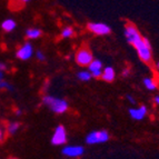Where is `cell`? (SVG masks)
<instances>
[{
  "instance_id": "obj_1",
  "label": "cell",
  "mask_w": 159,
  "mask_h": 159,
  "mask_svg": "<svg viewBox=\"0 0 159 159\" xmlns=\"http://www.w3.org/2000/svg\"><path fill=\"white\" fill-rule=\"evenodd\" d=\"M133 46L136 48V50L138 52V56L143 62H146L147 65L151 66L152 64V58H151V43L147 38H138Z\"/></svg>"
},
{
  "instance_id": "obj_2",
  "label": "cell",
  "mask_w": 159,
  "mask_h": 159,
  "mask_svg": "<svg viewBox=\"0 0 159 159\" xmlns=\"http://www.w3.org/2000/svg\"><path fill=\"white\" fill-rule=\"evenodd\" d=\"M43 103L47 105L56 114L66 112L67 109H68V102L65 99L56 98V97H52V96H45L43 97Z\"/></svg>"
},
{
  "instance_id": "obj_3",
  "label": "cell",
  "mask_w": 159,
  "mask_h": 159,
  "mask_svg": "<svg viewBox=\"0 0 159 159\" xmlns=\"http://www.w3.org/2000/svg\"><path fill=\"white\" fill-rule=\"evenodd\" d=\"M93 53L87 47L80 48L76 53V61L80 66H88L93 61Z\"/></svg>"
},
{
  "instance_id": "obj_4",
  "label": "cell",
  "mask_w": 159,
  "mask_h": 159,
  "mask_svg": "<svg viewBox=\"0 0 159 159\" xmlns=\"http://www.w3.org/2000/svg\"><path fill=\"white\" fill-rule=\"evenodd\" d=\"M109 139V135L105 130H100V131H93L86 138V143L88 145H93V143H105Z\"/></svg>"
},
{
  "instance_id": "obj_5",
  "label": "cell",
  "mask_w": 159,
  "mask_h": 159,
  "mask_svg": "<svg viewBox=\"0 0 159 159\" xmlns=\"http://www.w3.org/2000/svg\"><path fill=\"white\" fill-rule=\"evenodd\" d=\"M67 141V134L66 130H65L64 126H58L53 133V136L51 138V143L52 145H56V146H59V145H64Z\"/></svg>"
},
{
  "instance_id": "obj_6",
  "label": "cell",
  "mask_w": 159,
  "mask_h": 159,
  "mask_svg": "<svg viewBox=\"0 0 159 159\" xmlns=\"http://www.w3.org/2000/svg\"><path fill=\"white\" fill-rule=\"evenodd\" d=\"M125 36H126V38H127L128 43H131V45L135 43L138 38L141 37L140 34H139V31L137 30V28H136L135 25L130 24V22H128V24L126 25V27H125Z\"/></svg>"
},
{
  "instance_id": "obj_7",
  "label": "cell",
  "mask_w": 159,
  "mask_h": 159,
  "mask_svg": "<svg viewBox=\"0 0 159 159\" xmlns=\"http://www.w3.org/2000/svg\"><path fill=\"white\" fill-rule=\"evenodd\" d=\"M88 29L93 34H98V36H103V34H108L110 32V27L105 24H95L90 22L88 24Z\"/></svg>"
},
{
  "instance_id": "obj_8",
  "label": "cell",
  "mask_w": 159,
  "mask_h": 159,
  "mask_svg": "<svg viewBox=\"0 0 159 159\" xmlns=\"http://www.w3.org/2000/svg\"><path fill=\"white\" fill-rule=\"evenodd\" d=\"M85 149L80 146H68L62 149V155L68 157H79L84 154Z\"/></svg>"
},
{
  "instance_id": "obj_9",
  "label": "cell",
  "mask_w": 159,
  "mask_h": 159,
  "mask_svg": "<svg viewBox=\"0 0 159 159\" xmlns=\"http://www.w3.org/2000/svg\"><path fill=\"white\" fill-rule=\"evenodd\" d=\"M32 56V46L29 43H25L18 51H17V57L21 60H27Z\"/></svg>"
},
{
  "instance_id": "obj_10",
  "label": "cell",
  "mask_w": 159,
  "mask_h": 159,
  "mask_svg": "<svg viewBox=\"0 0 159 159\" xmlns=\"http://www.w3.org/2000/svg\"><path fill=\"white\" fill-rule=\"evenodd\" d=\"M88 67H89V71H90L93 77H95V78L101 77V75H102V71H101L102 64H101L100 60H93V61L88 65Z\"/></svg>"
},
{
  "instance_id": "obj_11",
  "label": "cell",
  "mask_w": 159,
  "mask_h": 159,
  "mask_svg": "<svg viewBox=\"0 0 159 159\" xmlns=\"http://www.w3.org/2000/svg\"><path fill=\"white\" fill-rule=\"evenodd\" d=\"M147 114V108L145 106H141L137 109H129V115L133 119L141 120Z\"/></svg>"
},
{
  "instance_id": "obj_12",
  "label": "cell",
  "mask_w": 159,
  "mask_h": 159,
  "mask_svg": "<svg viewBox=\"0 0 159 159\" xmlns=\"http://www.w3.org/2000/svg\"><path fill=\"white\" fill-rule=\"evenodd\" d=\"M101 78H102L105 81L107 82H112L115 79V70L111 67H106L103 69L102 75H101Z\"/></svg>"
},
{
  "instance_id": "obj_13",
  "label": "cell",
  "mask_w": 159,
  "mask_h": 159,
  "mask_svg": "<svg viewBox=\"0 0 159 159\" xmlns=\"http://www.w3.org/2000/svg\"><path fill=\"white\" fill-rule=\"evenodd\" d=\"M1 27L6 31H12L16 28V22L13 21L12 19H6L5 21L2 22V25H1Z\"/></svg>"
},
{
  "instance_id": "obj_14",
  "label": "cell",
  "mask_w": 159,
  "mask_h": 159,
  "mask_svg": "<svg viewBox=\"0 0 159 159\" xmlns=\"http://www.w3.org/2000/svg\"><path fill=\"white\" fill-rule=\"evenodd\" d=\"M41 30L37 29V28H31V29H28L26 32L27 37L30 38V39H36V38H39L41 36Z\"/></svg>"
},
{
  "instance_id": "obj_15",
  "label": "cell",
  "mask_w": 159,
  "mask_h": 159,
  "mask_svg": "<svg viewBox=\"0 0 159 159\" xmlns=\"http://www.w3.org/2000/svg\"><path fill=\"white\" fill-rule=\"evenodd\" d=\"M143 85H145V87H146L148 90H155L157 88L156 82L152 79H149V78H146V79L143 80Z\"/></svg>"
},
{
  "instance_id": "obj_16",
  "label": "cell",
  "mask_w": 159,
  "mask_h": 159,
  "mask_svg": "<svg viewBox=\"0 0 159 159\" xmlns=\"http://www.w3.org/2000/svg\"><path fill=\"white\" fill-rule=\"evenodd\" d=\"M77 77L78 79L82 80V81H88V80H90V78L93 76H91V74H89V71H81V72H78Z\"/></svg>"
},
{
  "instance_id": "obj_17",
  "label": "cell",
  "mask_w": 159,
  "mask_h": 159,
  "mask_svg": "<svg viewBox=\"0 0 159 159\" xmlns=\"http://www.w3.org/2000/svg\"><path fill=\"white\" fill-rule=\"evenodd\" d=\"M72 34H74V29H72V28H70V27H66V28L61 31V37H64V38L71 37Z\"/></svg>"
},
{
  "instance_id": "obj_18",
  "label": "cell",
  "mask_w": 159,
  "mask_h": 159,
  "mask_svg": "<svg viewBox=\"0 0 159 159\" xmlns=\"http://www.w3.org/2000/svg\"><path fill=\"white\" fill-rule=\"evenodd\" d=\"M19 129V124L18 122H12L8 126V133L10 135H13V134L17 133V130Z\"/></svg>"
},
{
  "instance_id": "obj_19",
  "label": "cell",
  "mask_w": 159,
  "mask_h": 159,
  "mask_svg": "<svg viewBox=\"0 0 159 159\" xmlns=\"http://www.w3.org/2000/svg\"><path fill=\"white\" fill-rule=\"evenodd\" d=\"M0 88H6V89H12V87L10 86V84H9V82L1 81V80H0Z\"/></svg>"
},
{
  "instance_id": "obj_20",
  "label": "cell",
  "mask_w": 159,
  "mask_h": 159,
  "mask_svg": "<svg viewBox=\"0 0 159 159\" xmlns=\"http://www.w3.org/2000/svg\"><path fill=\"white\" fill-rule=\"evenodd\" d=\"M37 58L39 59L40 61H43L45 60V55H43L41 51H37Z\"/></svg>"
},
{
  "instance_id": "obj_21",
  "label": "cell",
  "mask_w": 159,
  "mask_h": 159,
  "mask_svg": "<svg viewBox=\"0 0 159 159\" xmlns=\"http://www.w3.org/2000/svg\"><path fill=\"white\" fill-rule=\"evenodd\" d=\"M127 99H128V100H129L131 103H135V102H136L135 98H133V97H131V96H130V95H128V96H127Z\"/></svg>"
},
{
  "instance_id": "obj_22",
  "label": "cell",
  "mask_w": 159,
  "mask_h": 159,
  "mask_svg": "<svg viewBox=\"0 0 159 159\" xmlns=\"http://www.w3.org/2000/svg\"><path fill=\"white\" fill-rule=\"evenodd\" d=\"M0 70H6V66L3 64H0Z\"/></svg>"
},
{
  "instance_id": "obj_23",
  "label": "cell",
  "mask_w": 159,
  "mask_h": 159,
  "mask_svg": "<svg viewBox=\"0 0 159 159\" xmlns=\"http://www.w3.org/2000/svg\"><path fill=\"white\" fill-rule=\"evenodd\" d=\"M22 112H21V110H20V109H18V110H16V115L17 116H20V115H21Z\"/></svg>"
},
{
  "instance_id": "obj_24",
  "label": "cell",
  "mask_w": 159,
  "mask_h": 159,
  "mask_svg": "<svg viewBox=\"0 0 159 159\" xmlns=\"http://www.w3.org/2000/svg\"><path fill=\"white\" fill-rule=\"evenodd\" d=\"M155 101H156L157 105H159V96H157V97H155Z\"/></svg>"
},
{
  "instance_id": "obj_25",
  "label": "cell",
  "mask_w": 159,
  "mask_h": 159,
  "mask_svg": "<svg viewBox=\"0 0 159 159\" xmlns=\"http://www.w3.org/2000/svg\"><path fill=\"white\" fill-rule=\"evenodd\" d=\"M3 139V136H2V131H1V130H0V141L2 140Z\"/></svg>"
},
{
  "instance_id": "obj_26",
  "label": "cell",
  "mask_w": 159,
  "mask_h": 159,
  "mask_svg": "<svg viewBox=\"0 0 159 159\" xmlns=\"http://www.w3.org/2000/svg\"><path fill=\"white\" fill-rule=\"evenodd\" d=\"M128 72H129V70H124V74H122V75H124V76H127Z\"/></svg>"
},
{
  "instance_id": "obj_27",
  "label": "cell",
  "mask_w": 159,
  "mask_h": 159,
  "mask_svg": "<svg viewBox=\"0 0 159 159\" xmlns=\"http://www.w3.org/2000/svg\"><path fill=\"white\" fill-rule=\"evenodd\" d=\"M20 1H22V2H28L29 0H20Z\"/></svg>"
},
{
  "instance_id": "obj_28",
  "label": "cell",
  "mask_w": 159,
  "mask_h": 159,
  "mask_svg": "<svg viewBox=\"0 0 159 159\" xmlns=\"http://www.w3.org/2000/svg\"><path fill=\"white\" fill-rule=\"evenodd\" d=\"M1 78H2V74H1V71H0V80H1Z\"/></svg>"
},
{
  "instance_id": "obj_29",
  "label": "cell",
  "mask_w": 159,
  "mask_h": 159,
  "mask_svg": "<svg viewBox=\"0 0 159 159\" xmlns=\"http://www.w3.org/2000/svg\"><path fill=\"white\" fill-rule=\"evenodd\" d=\"M157 67H158V68H159V61H158V62H157Z\"/></svg>"
}]
</instances>
